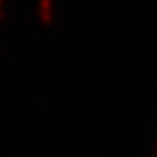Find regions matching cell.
I'll list each match as a JSON object with an SVG mask.
<instances>
[{"label": "cell", "mask_w": 157, "mask_h": 157, "mask_svg": "<svg viewBox=\"0 0 157 157\" xmlns=\"http://www.w3.org/2000/svg\"><path fill=\"white\" fill-rule=\"evenodd\" d=\"M39 9H40V17H42V20L50 22L52 20V0H40Z\"/></svg>", "instance_id": "1"}, {"label": "cell", "mask_w": 157, "mask_h": 157, "mask_svg": "<svg viewBox=\"0 0 157 157\" xmlns=\"http://www.w3.org/2000/svg\"><path fill=\"white\" fill-rule=\"evenodd\" d=\"M5 17V0H0V18Z\"/></svg>", "instance_id": "2"}, {"label": "cell", "mask_w": 157, "mask_h": 157, "mask_svg": "<svg viewBox=\"0 0 157 157\" xmlns=\"http://www.w3.org/2000/svg\"><path fill=\"white\" fill-rule=\"evenodd\" d=\"M152 155L154 157H157V139H155V142L152 144Z\"/></svg>", "instance_id": "3"}]
</instances>
